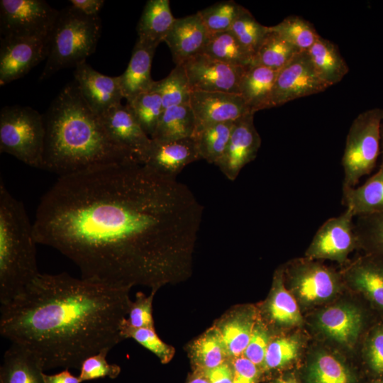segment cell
<instances>
[{
  "instance_id": "6da1fadb",
  "label": "cell",
  "mask_w": 383,
  "mask_h": 383,
  "mask_svg": "<svg viewBox=\"0 0 383 383\" xmlns=\"http://www.w3.org/2000/svg\"><path fill=\"white\" fill-rule=\"evenodd\" d=\"M203 209L177 177L138 162L117 163L60 176L40 199L33 233L83 279L157 286L184 266Z\"/></svg>"
},
{
  "instance_id": "7a4b0ae2",
  "label": "cell",
  "mask_w": 383,
  "mask_h": 383,
  "mask_svg": "<svg viewBox=\"0 0 383 383\" xmlns=\"http://www.w3.org/2000/svg\"><path fill=\"white\" fill-rule=\"evenodd\" d=\"M131 301L128 288L66 272L39 274L1 305L0 333L35 353L45 370H79L82 362L123 340L120 328Z\"/></svg>"
},
{
  "instance_id": "3957f363",
  "label": "cell",
  "mask_w": 383,
  "mask_h": 383,
  "mask_svg": "<svg viewBox=\"0 0 383 383\" xmlns=\"http://www.w3.org/2000/svg\"><path fill=\"white\" fill-rule=\"evenodd\" d=\"M43 118V170L60 177L108 165L140 162L109 136L74 82L62 89Z\"/></svg>"
},
{
  "instance_id": "277c9868",
  "label": "cell",
  "mask_w": 383,
  "mask_h": 383,
  "mask_svg": "<svg viewBox=\"0 0 383 383\" xmlns=\"http://www.w3.org/2000/svg\"><path fill=\"white\" fill-rule=\"evenodd\" d=\"M33 225L23 204L0 182V302L18 296L40 274Z\"/></svg>"
},
{
  "instance_id": "5b68a950",
  "label": "cell",
  "mask_w": 383,
  "mask_h": 383,
  "mask_svg": "<svg viewBox=\"0 0 383 383\" xmlns=\"http://www.w3.org/2000/svg\"><path fill=\"white\" fill-rule=\"evenodd\" d=\"M101 30L99 16L85 15L72 6L60 10L50 33L48 54L40 80L85 62L94 52Z\"/></svg>"
},
{
  "instance_id": "8992f818",
  "label": "cell",
  "mask_w": 383,
  "mask_h": 383,
  "mask_svg": "<svg viewBox=\"0 0 383 383\" xmlns=\"http://www.w3.org/2000/svg\"><path fill=\"white\" fill-rule=\"evenodd\" d=\"M45 126L36 110L19 105L4 106L0 112V151L25 164L43 168Z\"/></svg>"
},
{
  "instance_id": "52a82bcc",
  "label": "cell",
  "mask_w": 383,
  "mask_h": 383,
  "mask_svg": "<svg viewBox=\"0 0 383 383\" xmlns=\"http://www.w3.org/2000/svg\"><path fill=\"white\" fill-rule=\"evenodd\" d=\"M383 109L374 108L360 113L353 121L342 158L343 189L355 187L372 172L380 154V126Z\"/></svg>"
},
{
  "instance_id": "ba28073f",
  "label": "cell",
  "mask_w": 383,
  "mask_h": 383,
  "mask_svg": "<svg viewBox=\"0 0 383 383\" xmlns=\"http://www.w3.org/2000/svg\"><path fill=\"white\" fill-rule=\"evenodd\" d=\"M59 11L44 0H1V37H47Z\"/></svg>"
},
{
  "instance_id": "9c48e42d",
  "label": "cell",
  "mask_w": 383,
  "mask_h": 383,
  "mask_svg": "<svg viewBox=\"0 0 383 383\" xmlns=\"http://www.w3.org/2000/svg\"><path fill=\"white\" fill-rule=\"evenodd\" d=\"M328 87L317 74L307 52H299L278 72L271 107L322 92Z\"/></svg>"
},
{
  "instance_id": "30bf717a",
  "label": "cell",
  "mask_w": 383,
  "mask_h": 383,
  "mask_svg": "<svg viewBox=\"0 0 383 383\" xmlns=\"http://www.w3.org/2000/svg\"><path fill=\"white\" fill-rule=\"evenodd\" d=\"M49 36L1 37V86L23 77L41 61L46 60Z\"/></svg>"
},
{
  "instance_id": "8fae6325",
  "label": "cell",
  "mask_w": 383,
  "mask_h": 383,
  "mask_svg": "<svg viewBox=\"0 0 383 383\" xmlns=\"http://www.w3.org/2000/svg\"><path fill=\"white\" fill-rule=\"evenodd\" d=\"M354 215L345 209L340 215L326 220L317 230L307 251L309 259H330L343 262L358 247Z\"/></svg>"
},
{
  "instance_id": "7c38bea8",
  "label": "cell",
  "mask_w": 383,
  "mask_h": 383,
  "mask_svg": "<svg viewBox=\"0 0 383 383\" xmlns=\"http://www.w3.org/2000/svg\"><path fill=\"white\" fill-rule=\"evenodd\" d=\"M193 91L240 94V83L248 67H236L213 59L203 53L184 64Z\"/></svg>"
},
{
  "instance_id": "4fadbf2b",
  "label": "cell",
  "mask_w": 383,
  "mask_h": 383,
  "mask_svg": "<svg viewBox=\"0 0 383 383\" xmlns=\"http://www.w3.org/2000/svg\"><path fill=\"white\" fill-rule=\"evenodd\" d=\"M189 104L196 121L195 133L211 125L234 122L252 113L238 94L193 91Z\"/></svg>"
},
{
  "instance_id": "5bb4252c",
  "label": "cell",
  "mask_w": 383,
  "mask_h": 383,
  "mask_svg": "<svg viewBox=\"0 0 383 383\" xmlns=\"http://www.w3.org/2000/svg\"><path fill=\"white\" fill-rule=\"evenodd\" d=\"M254 113H248L234 122L227 148L216 164L222 173L234 181L241 170L255 160L261 138L254 125Z\"/></svg>"
},
{
  "instance_id": "9a60e30c",
  "label": "cell",
  "mask_w": 383,
  "mask_h": 383,
  "mask_svg": "<svg viewBox=\"0 0 383 383\" xmlns=\"http://www.w3.org/2000/svg\"><path fill=\"white\" fill-rule=\"evenodd\" d=\"M74 82L89 107L101 116L123 99L119 77H110L93 69L86 61L75 67Z\"/></svg>"
},
{
  "instance_id": "2e32d148",
  "label": "cell",
  "mask_w": 383,
  "mask_h": 383,
  "mask_svg": "<svg viewBox=\"0 0 383 383\" xmlns=\"http://www.w3.org/2000/svg\"><path fill=\"white\" fill-rule=\"evenodd\" d=\"M109 136L144 163L152 143L126 105L118 104L100 116Z\"/></svg>"
},
{
  "instance_id": "e0dca14e",
  "label": "cell",
  "mask_w": 383,
  "mask_h": 383,
  "mask_svg": "<svg viewBox=\"0 0 383 383\" xmlns=\"http://www.w3.org/2000/svg\"><path fill=\"white\" fill-rule=\"evenodd\" d=\"M292 286L306 302H318L333 295L338 287L337 274L322 265L304 262L289 270Z\"/></svg>"
},
{
  "instance_id": "ac0fdd59",
  "label": "cell",
  "mask_w": 383,
  "mask_h": 383,
  "mask_svg": "<svg viewBox=\"0 0 383 383\" xmlns=\"http://www.w3.org/2000/svg\"><path fill=\"white\" fill-rule=\"evenodd\" d=\"M210 33L198 13L176 18L164 42L172 52L176 65L200 54Z\"/></svg>"
},
{
  "instance_id": "d6986e66",
  "label": "cell",
  "mask_w": 383,
  "mask_h": 383,
  "mask_svg": "<svg viewBox=\"0 0 383 383\" xmlns=\"http://www.w3.org/2000/svg\"><path fill=\"white\" fill-rule=\"evenodd\" d=\"M199 159L194 138L167 142L152 140L143 164L165 175L177 177L187 165Z\"/></svg>"
},
{
  "instance_id": "ffe728a7",
  "label": "cell",
  "mask_w": 383,
  "mask_h": 383,
  "mask_svg": "<svg viewBox=\"0 0 383 383\" xmlns=\"http://www.w3.org/2000/svg\"><path fill=\"white\" fill-rule=\"evenodd\" d=\"M40 358L20 344L12 343L4 353L0 383H45Z\"/></svg>"
},
{
  "instance_id": "44dd1931",
  "label": "cell",
  "mask_w": 383,
  "mask_h": 383,
  "mask_svg": "<svg viewBox=\"0 0 383 383\" xmlns=\"http://www.w3.org/2000/svg\"><path fill=\"white\" fill-rule=\"evenodd\" d=\"M318 326L329 337L345 345H353L362 331L364 316L357 307L338 305L328 307L318 315Z\"/></svg>"
},
{
  "instance_id": "7402d4cb",
  "label": "cell",
  "mask_w": 383,
  "mask_h": 383,
  "mask_svg": "<svg viewBox=\"0 0 383 383\" xmlns=\"http://www.w3.org/2000/svg\"><path fill=\"white\" fill-rule=\"evenodd\" d=\"M157 47L137 40L126 70L118 76L123 95L126 100L152 88L155 81L152 79L150 71Z\"/></svg>"
},
{
  "instance_id": "603a6c76",
  "label": "cell",
  "mask_w": 383,
  "mask_h": 383,
  "mask_svg": "<svg viewBox=\"0 0 383 383\" xmlns=\"http://www.w3.org/2000/svg\"><path fill=\"white\" fill-rule=\"evenodd\" d=\"M348 281L383 313V259L368 255L347 272Z\"/></svg>"
},
{
  "instance_id": "cb8c5ba5",
  "label": "cell",
  "mask_w": 383,
  "mask_h": 383,
  "mask_svg": "<svg viewBox=\"0 0 383 383\" xmlns=\"http://www.w3.org/2000/svg\"><path fill=\"white\" fill-rule=\"evenodd\" d=\"M279 71L255 65L245 70L240 83V94L252 113L272 108L271 96Z\"/></svg>"
},
{
  "instance_id": "d4e9b609",
  "label": "cell",
  "mask_w": 383,
  "mask_h": 383,
  "mask_svg": "<svg viewBox=\"0 0 383 383\" xmlns=\"http://www.w3.org/2000/svg\"><path fill=\"white\" fill-rule=\"evenodd\" d=\"M342 202L355 217L383 212V164L362 185L343 189Z\"/></svg>"
},
{
  "instance_id": "484cf974",
  "label": "cell",
  "mask_w": 383,
  "mask_h": 383,
  "mask_svg": "<svg viewBox=\"0 0 383 383\" xmlns=\"http://www.w3.org/2000/svg\"><path fill=\"white\" fill-rule=\"evenodd\" d=\"M175 20L169 0L148 1L137 25L138 39L158 45L164 41Z\"/></svg>"
},
{
  "instance_id": "4316f807",
  "label": "cell",
  "mask_w": 383,
  "mask_h": 383,
  "mask_svg": "<svg viewBox=\"0 0 383 383\" xmlns=\"http://www.w3.org/2000/svg\"><path fill=\"white\" fill-rule=\"evenodd\" d=\"M306 52L317 74L329 87L340 82L349 71L337 45L321 36Z\"/></svg>"
},
{
  "instance_id": "83f0119b",
  "label": "cell",
  "mask_w": 383,
  "mask_h": 383,
  "mask_svg": "<svg viewBox=\"0 0 383 383\" xmlns=\"http://www.w3.org/2000/svg\"><path fill=\"white\" fill-rule=\"evenodd\" d=\"M196 131V121L189 104L165 109L151 137L160 142L193 138Z\"/></svg>"
},
{
  "instance_id": "f1b7e54d",
  "label": "cell",
  "mask_w": 383,
  "mask_h": 383,
  "mask_svg": "<svg viewBox=\"0 0 383 383\" xmlns=\"http://www.w3.org/2000/svg\"><path fill=\"white\" fill-rule=\"evenodd\" d=\"M201 53L230 65L247 67L253 57L231 30L210 33Z\"/></svg>"
},
{
  "instance_id": "f546056e",
  "label": "cell",
  "mask_w": 383,
  "mask_h": 383,
  "mask_svg": "<svg viewBox=\"0 0 383 383\" xmlns=\"http://www.w3.org/2000/svg\"><path fill=\"white\" fill-rule=\"evenodd\" d=\"M270 30L255 55L252 65L276 71L286 66L300 52L276 32Z\"/></svg>"
},
{
  "instance_id": "4dcf8cb0",
  "label": "cell",
  "mask_w": 383,
  "mask_h": 383,
  "mask_svg": "<svg viewBox=\"0 0 383 383\" xmlns=\"http://www.w3.org/2000/svg\"><path fill=\"white\" fill-rule=\"evenodd\" d=\"M234 122L211 125L194 134L193 138L201 159L209 163H217L227 148Z\"/></svg>"
},
{
  "instance_id": "1f68e13d",
  "label": "cell",
  "mask_w": 383,
  "mask_h": 383,
  "mask_svg": "<svg viewBox=\"0 0 383 383\" xmlns=\"http://www.w3.org/2000/svg\"><path fill=\"white\" fill-rule=\"evenodd\" d=\"M126 105L144 131L151 138L165 111L160 94L150 89L126 100Z\"/></svg>"
},
{
  "instance_id": "d6a6232c",
  "label": "cell",
  "mask_w": 383,
  "mask_h": 383,
  "mask_svg": "<svg viewBox=\"0 0 383 383\" xmlns=\"http://www.w3.org/2000/svg\"><path fill=\"white\" fill-rule=\"evenodd\" d=\"M151 89L160 94L165 109L189 104L192 89L184 65H176L165 78L155 81Z\"/></svg>"
},
{
  "instance_id": "836d02e7",
  "label": "cell",
  "mask_w": 383,
  "mask_h": 383,
  "mask_svg": "<svg viewBox=\"0 0 383 383\" xmlns=\"http://www.w3.org/2000/svg\"><path fill=\"white\" fill-rule=\"evenodd\" d=\"M283 274L279 271L274 279L273 294L268 304L270 317L284 326H295L301 323V316L296 300L283 284Z\"/></svg>"
},
{
  "instance_id": "e575fe53",
  "label": "cell",
  "mask_w": 383,
  "mask_h": 383,
  "mask_svg": "<svg viewBox=\"0 0 383 383\" xmlns=\"http://www.w3.org/2000/svg\"><path fill=\"white\" fill-rule=\"evenodd\" d=\"M354 226L358 247L383 259V212L355 216Z\"/></svg>"
},
{
  "instance_id": "d590c367",
  "label": "cell",
  "mask_w": 383,
  "mask_h": 383,
  "mask_svg": "<svg viewBox=\"0 0 383 383\" xmlns=\"http://www.w3.org/2000/svg\"><path fill=\"white\" fill-rule=\"evenodd\" d=\"M254 326L250 317L238 315L227 320L218 330L228 357H239L247 348Z\"/></svg>"
},
{
  "instance_id": "8d00e7d4",
  "label": "cell",
  "mask_w": 383,
  "mask_h": 383,
  "mask_svg": "<svg viewBox=\"0 0 383 383\" xmlns=\"http://www.w3.org/2000/svg\"><path fill=\"white\" fill-rule=\"evenodd\" d=\"M270 29L300 52H306L321 36L306 20L297 16H290Z\"/></svg>"
},
{
  "instance_id": "74e56055",
  "label": "cell",
  "mask_w": 383,
  "mask_h": 383,
  "mask_svg": "<svg viewBox=\"0 0 383 383\" xmlns=\"http://www.w3.org/2000/svg\"><path fill=\"white\" fill-rule=\"evenodd\" d=\"M192 357L201 370L214 368L225 362L228 357L218 330H211L192 345Z\"/></svg>"
},
{
  "instance_id": "f35d334b",
  "label": "cell",
  "mask_w": 383,
  "mask_h": 383,
  "mask_svg": "<svg viewBox=\"0 0 383 383\" xmlns=\"http://www.w3.org/2000/svg\"><path fill=\"white\" fill-rule=\"evenodd\" d=\"M309 383H353V379L346 367L334 356L318 355L309 369Z\"/></svg>"
},
{
  "instance_id": "ab89813d",
  "label": "cell",
  "mask_w": 383,
  "mask_h": 383,
  "mask_svg": "<svg viewBox=\"0 0 383 383\" xmlns=\"http://www.w3.org/2000/svg\"><path fill=\"white\" fill-rule=\"evenodd\" d=\"M245 8L234 1L217 2L197 12L209 33L230 30Z\"/></svg>"
},
{
  "instance_id": "60d3db41",
  "label": "cell",
  "mask_w": 383,
  "mask_h": 383,
  "mask_svg": "<svg viewBox=\"0 0 383 383\" xmlns=\"http://www.w3.org/2000/svg\"><path fill=\"white\" fill-rule=\"evenodd\" d=\"M230 30L254 57L269 33V26L260 23L244 9L234 21Z\"/></svg>"
},
{
  "instance_id": "b9f144b4",
  "label": "cell",
  "mask_w": 383,
  "mask_h": 383,
  "mask_svg": "<svg viewBox=\"0 0 383 383\" xmlns=\"http://www.w3.org/2000/svg\"><path fill=\"white\" fill-rule=\"evenodd\" d=\"M120 333L123 339L127 338L134 339L140 345L154 353L162 363L168 362L173 356V348L158 337L154 328H133L128 326L123 320Z\"/></svg>"
},
{
  "instance_id": "7bdbcfd3",
  "label": "cell",
  "mask_w": 383,
  "mask_h": 383,
  "mask_svg": "<svg viewBox=\"0 0 383 383\" xmlns=\"http://www.w3.org/2000/svg\"><path fill=\"white\" fill-rule=\"evenodd\" d=\"M299 348V341L294 337H282L270 342L264 359V368L277 369L291 362L296 357Z\"/></svg>"
},
{
  "instance_id": "ee69618b",
  "label": "cell",
  "mask_w": 383,
  "mask_h": 383,
  "mask_svg": "<svg viewBox=\"0 0 383 383\" xmlns=\"http://www.w3.org/2000/svg\"><path fill=\"white\" fill-rule=\"evenodd\" d=\"M109 351L103 350L82 362L78 376L82 382L106 377L115 379L118 376L120 367L116 364H110L106 360Z\"/></svg>"
},
{
  "instance_id": "f6af8a7d",
  "label": "cell",
  "mask_w": 383,
  "mask_h": 383,
  "mask_svg": "<svg viewBox=\"0 0 383 383\" xmlns=\"http://www.w3.org/2000/svg\"><path fill=\"white\" fill-rule=\"evenodd\" d=\"M367 365L377 379H383V323L372 326L365 345Z\"/></svg>"
},
{
  "instance_id": "bcb514c9",
  "label": "cell",
  "mask_w": 383,
  "mask_h": 383,
  "mask_svg": "<svg viewBox=\"0 0 383 383\" xmlns=\"http://www.w3.org/2000/svg\"><path fill=\"white\" fill-rule=\"evenodd\" d=\"M154 292L149 296L138 293L136 301L131 303L128 309V318L125 323L133 328H154L152 313V301Z\"/></svg>"
},
{
  "instance_id": "7dc6e473",
  "label": "cell",
  "mask_w": 383,
  "mask_h": 383,
  "mask_svg": "<svg viewBox=\"0 0 383 383\" xmlns=\"http://www.w3.org/2000/svg\"><path fill=\"white\" fill-rule=\"evenodd\" d=\"M269 343L267 331L262 326L257 325L253 328L249 343L243 355L257 366L263 365Z\"/></svg>"
},
{
  "instance_id": "c3c4849f",
  "label": "cell",
  "mask_w": 383,
  "mask_h": 383,
  "mask_svg": "<svg viewBox=\"0 0 383 383\" xmlns=\"http://www.w3.org/2000/svg\"><path fill=\"white\" fill-rule=\"evenodd\" d=\"M233 383H256L258 378L257 366L241 355L234 357L232 362Z\"/></svg>"
},
{
  "instance_id": "681fc988",
  "label": "cell",
  "mask_w": 383,
  "mask_h": 383,
  "mask_svg": "<svg viewBox=\"0 0 383 383\" xmlns=\"http://www.w3.org/2000/svg\"><path fill=\"white\" fill-rule=\"evenodd\" d=\"M201 371L209 383H233L232 367L226 362L214 368Z\"/></svg>"
},
{
  "instance_id": "f907efd6",
  "label": "cell",
  "mask_w": 383,
  "mask_h": 383,
  "mask_svg": "<svg viewBox=\"0 0 383 383\" xmlns=\"http://www.w3.org/2000/svg\"><path fill=\"white\" fill-rule=\"evenodd\" d=\"M71 6L87 16H99L103 7L104 0H70Z\"/></svg>"
},
{
  "instance_id": "816d5d0a",
  "label": "cell",
  "mask_w": 383,
  "mask_h": 383,
  "mask_svg": "<svg viewBox=\"0 0 383 383\" xmlns=\"http://www.w3.org/2000/svg\"><path fill=\"white\" fill-rule=\"evenodd\" d=\"M45 383H81L79 377L72 374L69 369H64L61 372L53 374H43Z\"/></svg>"
},
{
  "instance_id": "f5cc1de1",
  "label": "cell",
  "mask_w": 383,
  "mask_h": 383,
  "mask_svg": "<svg viewBox=\"0 0 383 383\" xmlns=\"http://www.w3.org/2000/svg\"><path fill=\"white\" fill-rule=\"evenodd\" d=\"M188 383H209L207 378L204 376L201 371L195 374Z\"/></svg>"
},
{
  "instance_id": "db71d44e",
  "label": "cell",
  "mask_w": 383,
  "mask_h": 383,
  "mask_svg": "<svg viewBox=\"0 0 383 383\" xmlns=\"http://www.w3.org/2000/svg\"><path fill=\"white\" fill-rule=\"evenodd\" d=\"M272 383H298V382L294 378L292 377H287L279 378Z\"/></svg>"
},
{
  "instance_id": "11a10c76",
  "label": "cell",
  "mask_w": 383,
  "mask_h": 383,
  "mask_svg": "<svg viewBox=\"0 0 383 383\" xmlns=\"http://www.w3.org/2000/svg\"><path fill=\"white\" fill-rule=\"evenodd\" d=\"M380 153L382 155V162L383 164V118L380 126Z\"/></svg>"
},
{
  "instance_id": "9f6ffc18",
  "label": "cell",
  "mask_w": 383,
  "mask_h": 383,
  "mask_svg": "<svg viewBox=\"0 0 383 383\" xmlns=\"http://www.w3.org/2000/svg\"><path fill=\"white\" fill-rule=\"evenodd\" d=\"M373 383H383V379H377L374 381Z\"/></svg>"
}]
</instances>
